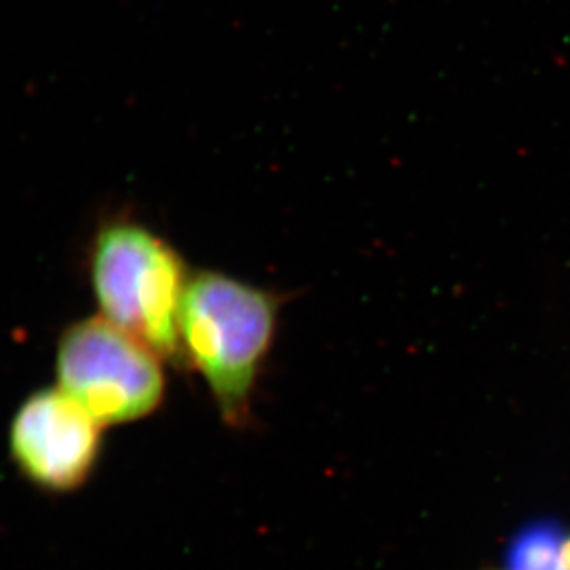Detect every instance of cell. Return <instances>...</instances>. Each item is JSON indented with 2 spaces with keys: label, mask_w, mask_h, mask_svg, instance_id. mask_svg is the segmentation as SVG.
<instances>
[{
  "label": "cell",
  "mask_w": 570,
  "mask_h": 570,
  "mask_svg": "<svg viewBox=\"0 0 570 570\" xmlns=\"http://www.w3.org/2000/svg\"><path fill=\"white\" fill-rule=\"evenodd\" d=\"M282 298L219 271L193 273L180 307V345L228 426L253 421L259 376L275 343Z\"/></svg>",
  "instance_id": "cell-1"
},
{
  "label": "cell",
  "mask_w": 570,
  "mask_h": 570,
  "mask_svg": "<svg viewBox=\"0 0 570 570\" xmlns=\"http://www.w3.org/2000/svg\"><path fill=\"white\" fill-rule=\"evenodd\" d=\"M89 276L100 317L165 362H184L178 323L191 275L169 242L139 223L110 220L95 234Z\"/></svg>",
  "instance_id": "cell-2"
},
{
  "label": "cell",
  "mask_w": 570,
  "mask_h": 570,
  "mask_svg": "<svg viewBox=\"0 0 570 570\" xmlns=\"http://www.w3.org/2000/svg\"><path fill=\"white\" fill-rule=\"evenodd\" d=\"M164 357L105 317L67 326L56 348L60 390L102 426L153 415L165 399Z\"/></svg>",
  "instance_id": "cell-3"
},
{
  "label": "cell",
  "mask_w": 570,
  "mask_h": 570,
  "mask_svg": "<svg viewBox=\"0 0 570 570\" xmlns=\"http://www.w3.org/2000/svg\"><path fill=\"white\" fill-rule=\"evenodd\" d=\"M102 424L60 387L22 401L10 424V454L22 476L50 493H69L94 474Z\"/></svg>",
  "instance_id": "cell-4"
},
{
  "label": "cell",
  "mask_w": 570,
  "mask_h": 570,
  "mask_svg": "<svg viewBox=\"0 0 570 570\" xmlns=\"http://www.w3.org/2000/svg\"><path fill=\"white\" fill-rule=\"evenodd\" d=\"M569 532L554 521L528 524L511 539L505 570H569Z\"/></svg>",
  "instance_id": "cell-5"
}]
</instances>
